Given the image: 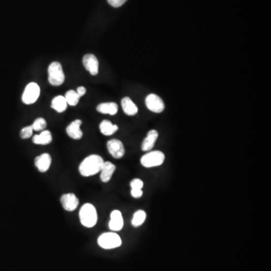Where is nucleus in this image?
<instances>
[{
	"label": "nucleus",
	"instance_id": "nucleus-12",
	"mask_svg": "<svg viewBox=\"0 0 271 271\" xmlns=\"http://www.w3.org/2000/svg\"><path fill=\"white\" fill-rule=\"evenodd\" d=\"M82 121L77 119L72 121L67 128V134L69 137L73 139H80L83 136V133L81 131V126Z\"/></svg>",
	"mask_w": 271,
	"mask_h": 271
},
{
	"label": "nucleus",
	"instance_id": "nucleus-23",
	"mask_svg": "<svg viewBox=\"0 0 271 271\" xmlns=\"http://www.w3.org/2000/svg\"><path fill=\"white\" fill-rule=\"evenodd\" d=\"M64 98L67 101V104L71 106H75L78 103L80 99L79 95L77 94L76 91H73V90L67 91Z\"/></svg>",
	"mask_w": 271,
	"mask_h": 271
},
{
	"label": "nucleus",
	"instance_id": "nucleus-4",
	"mask_svg": "<svg viewBox=\"0 0 271 271\" xmlns=\"http://www.w3.org/2000/svg\"><path fill=\"white\" fill-rule=\"evenodd\" d=\"M165 155L161 151H152L148 152L141 158V165L145 168H155L163 165Z\"/></svg>",
	"mask_w": 271,
	"mask_h": 271
},
{
	"label": "nucleus",
	"instance_id": "nucleus-26",
	"mask_svg": "<svg viewBox=\"0 0 271 271\" xmlns=\"http://www.w3.org/2000/svg\"><path fill=\"white\" fill-rule=\"evenodd\" d=\"M108 4L114 8H118L123 5L128 0H107Z\"/></svg>",
	"mask_w": 271,
	"mask_h": 271
},
{
	"label": "nucleus",
	"instance_id": "nucleus-8",
	"mask_svg": "<svg viewBox=\"0 0 271 271\" xmlns=\"http://www.w3.org/2000/svg\"><path fill=\"white\" fill-rule=\"evenodd\" d=\"M107 148L108 152L116 159L123 158L125 154V148L124 144L118 139H113L108 141L107 142Z\"/></svg>",
	"mask_w": 271,
	"mask_h": 271
},
{
	"label": "nucleus",
	"instance_id": "nucleus-27",
	"mask_svg": "<svg viewBox=\"0 0 271 271\" xmlns=\"http://www.w3.org/2000/svg\"><path fill=\"white\" fill-rule=\"evenodd\" d=\"M76 92L79 95L80 98H81V97L84 96L86 94V88L85 87H78L77 88Z\"/></svg>",
	"mask_w": 271,
	"mask_h": 271
},
{
	"label": "nucleus",
	"instance_id": "nucleus-9",
	"mask_svg": "<svg viewBox=\"0 0 271 271\" xmlns=\"http://www.w3.org/2000/svg\"><path fill=\"white\" fill-rule=\"evenodd\" d=\"M82 63L85 69L91 73V75H98L99 72V62L94 54H85L82 59Z\"/></svg>",
	"mask_w": 271,
	"mask_h": 271
},
{
	"label": "nucleus",
	"instance_id": "nucleus-25",
	"mask_svg": "<svg viewBox=\"0 0 271 271\" xmlns=\"http://www.w3.org/2000/svg\"><path fill=\"white\" fill-rule=\"evenodd\" d=\"M34 131L32 126L25 127L21 130L20 136L23 139H29L32 136Z\"/></svg>",
	"mask_w": 271,
	"mask_h": 271
},
{
	"label": "nucleus",
	"instance_id": "nucleus-1",
	"mask_svg": "<svg viewBox=\"0 0 271 271\" xmlns=\"http://www.w3.org/2000/svg\"><path fill=\"white\" fill-rule=\"evenodd\" d=\"M103 163V159L100 155H89L80 164L78 170L84 177H89L101 172Z\"/></svg>",
	"mask_w": 271,
	"mask_h": 271
},
{
	"label": "nucleus",
	"instance_id": "nucleus-13",
	"mask_svg": "<svg viewBox=\"0 0 271 271\" xmlns=\"http://www.w3.org/2000/svg\"><path fill=\"white\" fill-rule=\"evenodd\" d=\"M51 165V157L49 154L44 153L38 155L35 159V166L39 172H45L49 169Z\"/></svg>",
	"mask_w": 271,
	"mask_h": 271
},
{
	"label": "nucleus",
	"instance_id": "nucleus-15",
	"mask_svg": "<svg viewBox=\"0 0 271 271\" xmlns=\"http://www.w3.org/2000/svg\"><path fill=\"white\" fill-rule=\"evenodd\" d=\"M158 137V131L155 130L148 131L146 137L144 139L142 143V149L144 152H148L152 150V148L155 146V142Z\"/></svg>",
	"mask_w": 271,
	"mask_h": 271
},
{
	"label": "nucleus",
	"instance_id": "nucleus-5",
	"mask_svg": "<svg viewBox=\"0 0 271 271\" xmlns=\"http://www.w3.org/2000/svg\"><path fill=\"white\" fill-rule=\"evenodd\" d=\"M122 243L119 235L114 232L102 234L98 238V244L102 249H112L119 247Z\"/></svg>",
	"mask_w": 271,
	"mask_h": 271
},
{
	"label": "nucleus",
	"instance_id": "nucleus-21",
	"mask_svg": "<svg viewBox=\"0 0 271 271\" xmlns=\"http://www.w3.org/2000/svg\"><path fill=\"white\" fill-rule=\"evenodd\" d=\"M51 108L56 112L61 113L65 112L67 108V102L64 96L55 97L51 102Z\"/></svg>",
	"mask_w": 271,
	"mask_h": 271
},
{
	"label": "nucleus",
	"instance_id": "nucleus-14",
	"mask_svg": "<svg viewBox=\"0 0 271 271\" xmlns=\"http://www.w3.org/2000/svg\"><path fill=\"white\" fill-rule=\"evenodd\" d=\"M116 169V167L109 161H104L101 169V179L102 182H108L112 179V175Z\"/></svg>",
	"mask_w": 271,
	"mask_h": 271
},
{
	"label": "nucleus",
	"instance_id": "nucleus-16",
	"mask_svg": "<svg viewBox=\"0 0 271 271\" xmlns=\"http://www.w3.org/2000/svg\"><path fill=\"white\" fill-rule=\"evenodd\" d=\"M121 106H122L123 111L126 115H130V116H134L136 114H137V106L133 102L131 98H123L122 101H121Z\"/></svg>",
	"mask_w": 271,
	"mask_h": 271
},
{
	"label": "nucleus",
	"instance_id": "nucleus-18",
	"mask_svg": "<svg viewBox=\"0 0 271 271\" xmlns=\"http://www.w3.org/2000/svg\"><path fill=\"white\" fill-rule=\"evenodd\" d=\"M97 110L100 113L114 115L118 112V107L115 102H103L98 105Z\"/></svg>",
	"mask_w": 271,
	"mask_h": 271
},
{
	"label": "nucleus",
	"instance_id": "nucleus-3",
	"mask_svg": "<svg viewBox=\"0 0 271 271\" xmlns=\"http://www.w3.org/2000/svg\"><path fill=\"white\" fill-rule=\"evenodd\" d=\"M48 81L53 86H60L65 81L63 67L59 62H53L48 67Z\"/></svg>",
	"mask_w": 271,
	"mask_h": 271
},
{
	"label": "nucleus",
	"instance_id": "nucleus-6",
	"mask_svg": "<svg viewBox=\"0 0 271 271\" xmlns=\"http://www.w3.org/2000/svg\"><path fill=\"white\" fill-rule=\"evenodd\" d=\"M40 88L38 84L31 82L28 84L24 89L22 95V101L27 105L35 103L39 98Z\"/></svg>",
	"mask_w": 271,
	"mask_h": 271
},
{
	"label": "nucleus",
	"instance_id": "nucleus-7",
	"mask_svg": "<svg viewBox=\"0 0 271 271\" xmlns=\"http://www.w3.org/2000/svg\"><path fill=\"white\" fill-rule=\"evenodd\" d=\"M145 105L149 110L155 113H161L165 110L164 101L156 94H151L145 98Z\"/></svg>",
	"mask_w": 271,
	"mask_h": 271
},
{
	"label": "nucleus",
	"instance_id": "nucleus-20",
	"mask_svg": "<svg viewBox=\"0 0 271 271\" xmlns=\"http://www.w3.org/2000/svg\"><path fill=\"white\" fill-rule=\"evenodd\" d=\"M100 130L101 133L105 136H112L118 131V125H113L111 121L104 120L100 125Z\"/></svg>",
	"mask_w": 271,
	"mask_h": 271
},
{
	"label": "nucleus",
	"instance_id": "nucleus-24",
	"mask_svg": "<svg viewBox=\"0 0 271 271\" xmlns=\"http://www.w3.org/2000/svg\"><path fill=\"white\" fill-rule=\"evenodd\" d=\"M32 126L33 129L35 131H42L46 128L47 127V122L44 118H38L37 119H35V121H34V123L33 124Z\"/></svg>",
	"mask_w": 271,
	"mask_h": 271
},
{
	"label": "nucleus",
	"instance_id": "nucleus-22",
	"mask_svg": "<svg viewBox=\"0 0 271 271\" xmlns=\"http://www.w3.org/2000/svg\"><path fill=\"white\" fill-rule=\"evenodd\" d=\"M146 212H145V211L142 210V209L136 211V212L134 214L132 221H131L133 226H134V228H138V227H140L141 225H143L145 219H146Z\"/></svg>",
	"mask_w": 271,
	"mask_h": 271
},
{
	"label": "nucleus",
	"instance_id": "nucleus-11",
	"mask_svg": "<svg viewBox=\"0 0 271 271\" xmlns=\"http://www.w3.org/2000/svg\"><path fill=\"white\" fill-rule=\"evenodd\" d=\"M108 227L113 232H119L124 227V219L119 210L112 211L110 215V221Z\"/></svg>",
	"mask_w": 271,
	"mask_h": 271
},
{
	"label": "nucleus",
	"instance_id": "nucleus-19",
	"mask_svg": "<svg viewBox=\"0 0 271 271\" xmlns=\"http://www.w3.org/2000/svg\"><path fill=\"white\" fill-rule=\"evenodd\" d=\"M52 141V136L49 131H42L38 135H35L33 138V142L36 145H48Z\"/></svg>",
	"mask_w": 271,
	"mask_h": 271
},
{
	"label": "nucleus",
	"instance_id": "nucleus-17",
	"mask_svg": "<svg viewBox=\"0 0 271 271\" xmlns=\"http://www.w3.org/2000/svg\"><path fill=\"white\" fill-rule=\"evenodd\" d=\"M143 186V182L140 179H133L131 182V196L134 198H136V199L142 198V195H143V192H142Z\"/></svg>",
	"mask_w": 271,
	"mask_h": 271
},
{
	"label": "nucleus",
	"instance_id": "nucleus-2",
	"mask_svg": "<svg viewBox=\"0 0 271 271\" xmlns=\"http://www.w3.org/2000/svg\"><path fill=\"white\" fill-rule=\"evenodd\" d=\"M79 219L81 225L91 228L95 226L98 222V216L96 208L91 203H85L79 211Z\"/></svg>",
	"mask_w": 271,
	"mask_h": 271
},
{
	"label": "nucleus",
	"instance_id": "nucleus-10",
	"mask_svg": "<svg viewBox=\"0 0 271 271\" xmlns=\"http://www.w3.org/2000/svg\"><path fill=\"white\" fill-rule=\"evenodd\" d=\"M61 202L64 209L68 212L75 210L79 203L78 198L72 193L65 194L63 195L61 197Z\"/></svg>",
	"mask_w": 271,
	"mask_h": 271
}]
</instances>
